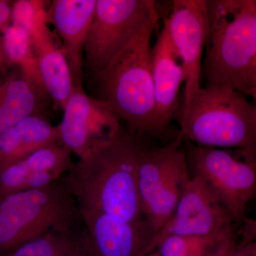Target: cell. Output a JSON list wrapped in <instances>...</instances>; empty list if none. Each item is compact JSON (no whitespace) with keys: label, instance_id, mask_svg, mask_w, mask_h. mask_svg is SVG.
Masks as SVG:
<instances>
[{"label":"cell","instance_id":"obj_21","mask_svg":"<svg viewBox=\"0 0 256 256\" xmlns=\"http://www.w3.org/2000/svg\"><path fill=\"white\" fill-rule=\"evenodd\" d=\"M217 236H170L160 242L156 250L160 256H204L207 246Z\"/></svg>","mask_w":256,"mask_h":256},{"label":"cell","instance_id":"obj_22","mask_svg":"<svg viewBox=\"0 0 256 256\" xmlns=\"http://www.w3.org/2000/svg\"><path fill=\"white\" fill-rule=\"evenodd\" d=\"M204 256H256V242L240 240L236 225L214 239Z\"/></svg>","mask_w":256,"mask_h":256},{"label":"cell","instance_id":"obj_17","mask_svg":"<svg viewBox=\"0 0 256 256\" xmlns=\"http://www.w3.org/2000/svg\"><path fill=\"white\" fill-rule=\"evenodd\" d=\"M58 140V126L50 124L45 114H33L18 121L0 133V172Z\"/></svg>","mask_w":256,"mask_h":256},{"label":"cell","instance_id":"obj_15","mask_svg":"<svg viewBox=\"0 0 256 256\" xmlns=\"http://www.w3.org/2000/svg\"><path fill=\"white\" fill-rule=\"evenodd\" d=\"M72 153L57 143L33 153L0 172V197L43 188L66 174Z\"/></svg>","mask_w":256,"mask_h":256},{"label":"cell","instance_id":"obj_24","mask_svg":"<svg viewBox=\"0 0 256 256\" xmlns=\"http://www.w3.org/2000/svg\"><path fill=\"white\" fill-rule=\"evenodd\" d=\"M13 3L14 1L0 0V34L11 25Z\"/></svg>","mask_w":256,"mask_h":256},{"label":"cell","instance_id":"obj_11","mask_svg":"<svg viewBox=\"0 0 256 256\" xmlns=\"http://www.w3.org/2000/svg\"><path fill=\"white\" fill-rule=\"evenodd\" d=\"M84 88V86L74 88L58 126V144L78 159L120 124L112 112L90 97Z\"/></svg>","mask_w":256,"mask_h":256},{"label":"cell","instance_id":"obj_4","mask_svg":"<svg viewBox=\"0 0 256 256\" xmlns=\"http://www.w3.org/2000/svg\"><path fill=\"white\" fill-rule=\"evenodd\" d=\"M178 134L197 146L232 148L256 156V106L229 88H200L182 114Z\"/></svg>","mask_w":256,"mask_h":256},{"label":"cell","instance_id":"obj_25","mask_svg":"<svg viewBox=\"0 0 256 256\" xmlns=\"http://www.w3.org/2000/svg\"><path fill=\"white\" fill-rule=\"evenodd\" d=\"M5 66H8V60H6V56H5L4 48H3L2 36H0V70L4 68Z\"/></svg>","mask_w":256,"mask_h":256},{"label":"cell","instance_id":"obj_6","mask_svg":"<svg viewBox=\"0 0 256 256\" xmlns=\"http://www.w3.org/2000/svg\"><path fill=\"white\" fill-rule=\"evenodd\" d=\"M182 144L178 134L176 139L161 148L151 150L146 146L138 160L137 182L141 210L152 238L174 214L180 196L192 178Z\"/></svg>","mask_w":256,"mask_h":256},{"label":"cell","instance_id":"obj_18","mask_svg":"<svg viewBox=\"0 0 256 256\" xmlns=\"http://www.w3.org/2000/svg\"><path fill=\"white\" fill-rule=\"evenodd\" d=\"M50 100L20 72L0 79V133L28 116L44 114Z\"/></svg>","mask_w":256,"mask_h":256},{"label":"cell","instance_id":"obj_16","mask_svg":"<svg viewBox=\"0 0 256 256\" xmlns=\"http://www.w3.org/2000/svg\"><path fill=\"white\" fill-rule=\"evenodd\" d=\"M152 75L158 116L170 130L178 109V92L186 80L182 62L166 28L158 34L151 48Z\"/></svg>","mask_w":256,"mask_h":256},{"label":"cell","instance_id":"obj_10","mask_svg":"<svg viewBox=\"0 0 256 256\" xmlns=\"http://www.w3.org/2000/svg\"><path fill=\"white\" fill-rule=\"evenodd\" d=\"M178 50L186 74L183 110L201 88L202 56L206 45V0H174L164 26Z\"/></svg>","mask_w":256,"mask_h":256},{"label":"cell","instance_id":"obj_13","mask_svg":"<svg viewBox=\"0 0 256 256\" xmlns=\"http://www.w3.org/2000/svg\"><path fill=\"white\" fill-rule=\"evenodd\" d=\"M47 8L37 14L28 31L42 82L50 101L64 110L74 92L73 80L62 46L48 26Z\"/></svg>","mask_w":256,"mask_h":256},{"label":"cell","instance_id":"obj_5","mask_svg":"<svg viewBox=\"0 0 256 256\" xmlns=\"http://www.w3.org/2000/svg\"><path fill=\"white\" fill-rule=\"evenodd\" d=\"M84 224L65 174L37 190L0 197V256L48 232Z\"/></svg>","mask_w":256,"mask_h":256},{"label":"cell","instance_id":"obj_8","mask_svg":"<svg viewBox=\"0 0 256 256\" xmlns=\"http://www.w3.org/2000/svg\"><path fill=\"white\" fill-rule=\"evenodd\" d=\"M183 142L191 176L201 178L240 224L256 194V160H239L225 150Z\"/></svg>","mask_w":256,"mask_h":256},{"label":"cell","instance_id":"obj_3","mask_svg":"<svg viewBox=\"0 0 256 256\" xmlns=\"http://www.w3.org/2000/svg\"><path fill=\"white\" fill-rule=\"evenodd\" d=\"M205 86L229 88L256 99V0H206Z\"/></svg>","mask_w":256,"mask_h":256},{"label":"cell","instance_id":"obj_19","mask_svg":"<svg viewBox=\"0 0 256 256\" xmlns=\"http://www.w3.org/2000/svg\"><path fill=\"white\" fill-rule=\"evenodd\" d=\"M84 224L67 230L48 232L20 246L8 256H88Z\"/></svg>","mask_w":256,"mask_h":256},{"label":"cell","instance_id":"obj_7","mask_svg":"<svg viewBox=\"0 0 256 256\" xmlns=\"http://www.w3.org/2000/svg\"><path fill=\"white\" fill-rule=\"evenodd\" d=\"M158 18L153 0H96L84 41V82L106 68Z\"/></svg>","mask_w":256,"mask_h":256},{"label":"cell","instance_id":"obj_1","mask_svg":"<svg viewBox=\"0 0 256 256\" xmlns=\"http://www.w3.org/2000/svg\"><path fill=\"white\" fill-rule=\"evenodd\" d=\"M143 134L126 126L96 142L65 174L80 212H96L127 222H144L138 190Z\"/></svg>","mask_w":256,"mask_h":256},{"label":"cell","instance_id":"obj_2","mask_svg":"<svg viewBox=\"0 0 256 256\" xmlns=\"http://www.w3.org/2000/svg\"><path fill=\"white\" fill-rule=\"evenodd\" d=\"M159 18L152 20L108 65L86 79L88 95L105 106L130 129L165 144L178 138L160 120L152 75V34Z\"/></svg>","mask_w":256,"mask_h":256},{"label":"cell","instance_id":"obj_20","mask_svg":"<svg viewBox=\"0 0 256 256\" xmlns=\"http://www.w3.org/2000/svg\"><path fill=\"white\" fill-rule=\"evenodd\" d=\"M1 36L8 66L18 67L23 78L50 98L40 76L36 56L28 32L11 24Z\"/></svg>","mask_w":256,"mask_h":256},{"label":"cell","instance_id":"obj_26","mask_svg":"<svg viewBox=\"0 0 256 256\" xmlns=\"http://www.w3.org/2000/svg\"><path fill=\"white\" fill-rule=\"evenodd\" d=\"M140 256H160L159 252L158 250H154V252H149V254H144V255H141Z\"/></svg>","mask_w":256,"mask_h":256},{"label":"cell","instance_id":"obj_12","mask_svg":"<svg viewBox=\"0 0 256 256\" xmlns=\"http://www.w3.org/2000/svg\"><path fill=\"white\" fill-rule=\"evenodd\" d=\"M80 212L87 233L88 256L146 254L152 234L144 220L136 224L100 212Z\"/></svg>","mask_w":256,"mask_h":256},{"label":"cell","instance_id":"obj_23","mask_svg":"<svg viewBox=\"0 0 256 256\" xmlns=\"http://www.w3.org/2000/svg\"><path fill=\"white\" fill-rule=\"evenodd\" d=\"M48 2L43 0L14 1L12 10L11 24L28 33L37 14L42 10L46 8Z\"/></svg>","mask_w":256,"mask_h":256},{"label":"cell","instance_id":"obj_14","mask_svg":"<svg viewBox=\"0 0 256 256\" xmlns=\"http://www.w3.org/2000/svg\"><path fill=\"white\" fill-rule=\"evenodd\" d=\"M96 4V0H54L47 9L48 22L62 40L74 88L84 86V41Z\"/></svg>","mask_w":256,"mask_h":256},{"label":"cell","instance_id":"obj_9","mask_svg":"<svg viewBox=\"0 0 256 256\" xmlns=\"http://www.w3.org/2000/svg\"><path fill=\"white\" fill-rule=\"evenodd\" d=\"M236 222L227 207L201 178L192 176L169 222L152 239L146 254L154 252L162 239L178 236H217Z\"/></svg>","mask_w":256,"mask_h":256}]
</instances>
